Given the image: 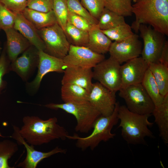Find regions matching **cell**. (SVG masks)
I'll return each mask as SVG.
<instances>
[{
	"label": "cell",
	"instance_id": "28",
	"mask_svg": "<svg viewBox=\"0 0 168 168\" xmlns=\"http://www.w3.org/2000/svg\"><path fill=\"white\" fill-rule=\"evenodd\" d=\"M17 143L8 139L0 141V168H12L8 161L18 151Z\"/></svg>",
	"mask_w": 168,
	"mask_h": 168
},
{
	"label": "cell",
	"instance_id": "23",
	"mask_svg": "<svg viewBox=\"0 0 168 168\" xmlns=\"http://www.w3.org/2000/svg\"><path fill=\"white\" fill-rule=\"evenodd\" d=\"M89 91L80 86L72 84L62 85L61 97L64 103H82L88 101Z\"/></svg>",
	"mask_w": 168,
	"mask_h": 168
},
{
	"label": "cell",
	"instance_id": "26",
	"mask_svg": "<svg viewBox=\"0 0 168 168\" xmlns=\"http://www.w3.org/2000/svg\"><path fill=\"white\" fill-rule=\"evenodd\" d=\"M155 106L160 105L164 96L160 93L154 78L149 68L147 69L141 83Z\"/></svg>",
	"mask_w": 168,
	"mask_h": 168
},
{
	"label": "cell",
	"instance_id": "33",
	"mask_svg": "<svg viewBox=\"0 0 168 168\" xmlns=\"http://www.w3.org/2000/svg\"><path fill=\"white\" fill-rule=\"evenodd\" d=\"M15 13L0 2V30L13 27Z\"/></svg>",
	"mask_w": 168,
	"mask_h": 168
},
{
	"label": "cell",
	"instance_id": "20",
	"mask_svg": "<svg viewBox=\"0 0 168 168\" xmlns=\"http://www.w3.org/2000/svg\"><path fill=\"white\" fill-rule=\"evenodd\" d=\"M88 41L86 46L97 54H104L109 52L112 40L97 25L88 31Z\"/></svg>",
	"mask_w": 168,
	"mask_h": 168
},
{
	"label": "cell",
	"instance_id": "18",
	"mask_svg": "<svg viewBox=\"0 0 168 168\" xmlns=\"http://www.w3.org/2000/svg\"><path fill=\"white\" fill-rule=\"evenodd\" d=\"M7 37L5 46L7 54L12 62L31 45L19 32L13 27L4 30Z\"/></svg>",
	"mask_w": 168,
	"mask_h": 168
},
{
	"label": "cell",
	"instance_id": "24",
	"mask_svg": "<svg viewBox=\"0 0 168 168\" xmlns=\"http://www.w3.org/2000/svg\"><path fill=\"white\" fill-rule=\"evenodd\" d=\"M148 68L152 72L161 94H168V67L159 62L149 64Z\"/></svg>",
	"mask_w": 168,
	"mask_h": 168
},
{
	"label": "cell",
	"instance_id": "2",
	"mask_svg": "<svg viewBox=\"0 0 168 168\" xmlns=\"http://www.w3.org/2000/svg\"><path fill=\"white\" fill-rule=\"evenodd\" d=\"M132 12L135 20L131 27L135 32L144 24L168 36V0H137L132 4Z\"/></svg>",
	"mask_w": 168,
	"mask_h": 168
},
{
	"label": "cell",
	"instance_id": "7",
	"mask_svg": "<svg viewBox=\"0 0 168 168\" xmlns=\"http://www.w3.org/2000/svg\"><path fill=\"white\" fill-rule=\"evenodd\" d=\"M37 30L45 44L44 51L63 59L68 52L70 44L64 30L56 22Z\"/></svg>",
	"mask_w": 168,
	"mask_h": 168
},
{
	"label": "cell",
	"instance_id": "39",
	"mask_svg": "<svg viewBox=\"0 0 168 168\" xmlns=\"http://www.w3.org/2000/svg\"><path fill=\"white\" fill-rule=\"evenodd\" d=\"M159 62L168 67V41L166 40L161 51Z\"/></svg>",
	"mask_w": 168,
	"mask_h": 168
},
{
	"label": "cell",
	"instance_id": "10",
	"mask_svg": "<svg viewBox=\"0 0 168 168\" xmlns=\"http://www.w3.org/2000/svg\"><path fill=\"white\" fill-rule=\"evenodd\" d=\"M38 55L37 75L33 80L26 83V90L30 94H34L38 91L45 75L51 72H63L66 68L63 59L52 56L42 50H38Z\"/></svg>",
	"mask_w": 168,
	"mask_h": 168
},
{
	"label": "cell",
	"instance_id": "17",
	"mask_svg": "<svg viewBox=\"0 0 168 168\" xmlns=\"http://www.w3.org/2000/svg\"><path fill=\"white\" fill-rule=\"evenodd\" d=\"M92 69L79 67L66 68L63 72L62 85L75 84L85 88L89 92L92 84Z\"/></svg>",
	"mask_w": 168,
	"mask_h": 168
},
{
	"label": "cell",
	"instance_id": "9",
	"mask_svg": "<svg viewBox=\"0 0 168 168\" xmlns=\"http://www.w3.org/2000/svg\"><path fill=\"white\" fill-rule=\"evenodd\" d=\"M120 64L110 56L93 68V78L110 90L116 92L121 87Z\"/></svg>",
	"mask_w": 168,
	"mask_h": 168
},
{
	"label": "cell",
	"instance_id": "34",
	"mask_svg": "<svg viewBox=\"0 0 168 168\" xmlns=\"http://www.w3.org/2000/svg\"><path fill=\"white\" fill-rule=\"evenodd\" d=\"M81 3L97 20L105 7L104 0H81Z\"/></svg>",
	"mask_w": 168,
	"mask_h": 168
},
{
	"label": "cell",
	"instance_id": "38",
	"mask_svg": "<svg viewBox=\"0 0 168 168\" xmlns=\"http://www.w3.org/2000/svg\"><path fill=\"white\" fill-rule=\"evenodd\" d=\"M28 0H0V2L15 13H21L26 7Z\"/></svg>",
	"mask_w": 168,
	"mask_h": 168
},
{
	"label": "cell",
	"instance_id": "22",
	"mask_svg": "<svg viewBox=\"0 0 168 168\" xmlns=\"http://www.w3.org/2000/svg\"><path fill=\"white\" fill-rule=\"evenodd\" d=\"M21 13L37 30L57 22L53 10L44 12L26 7Z\"/></svg>",
	"mask_w": 168,
	"mask_h": 168
},
{
	"label": "cell",
	"instance_id": "1",
	"mask_svg": "<svg viewBox=\"0 0 168 168\" xmlns=\"http://www.w3.org/2000/svg\"><path fill=\"white\" fill-rule=\"evenodd\" d=\"M19 128L21 137L29 144L40 146L55 139L65 140L69 135L66 129L58 124L55 117L44 120L37 116H26Z\"/></svg>",
	"mask_w": 168,
	"mask_h": 168
},
{
	"label": "cell",
	"instance_id": "21",
	"mask_svg": "<svg viewBox=\"0 0 168 168\" xmlns=\"http://www.w3.org/2000/svg\"><path fill=\"white\" fill-rule=\"evenodd\" d=\"M152 114L159 133V136L166 144L168 143V94L164 96L162 102L155 106Z\"/></svg>",
	"mask_w": 168,
	"mask_h": 168
},
{
	"label": "cell",
	"instance_id": "31",
	"mask_svg": "<svg viewBox=\"0 0 168 168\" xmlns=\"http://www.w3.org/2000/svg\"><path fill=\"white\" fill-rule=\"evenodd\" d=\"M53 10L57 23L64 31L68 22L69 12L66 0H54Z\"/></svg>",
	"mask_w": 168,
	"mask_h": 168
},
{
	"label": "cell",
	"instance_id": "41",
	"mask_svg": "<svg viewBox=\"0 0 168 168\" xmlns=\"http://www.w3.org/2000/svg\"><path fill=\"white\" fill-rule=\"evenodd\" d=\"M137 0H133V2L134 3L136 2Z\"/></svg>",
	"mask_w": 168,
	"mask_h": 168
},
{
	"label": "cell",
	"instance_id": "11",
	"mask_svg": "<svg viewBox=\"0 0 168 168\" xmlns=\"http://www.w3.org/2000/svg\"><path fill=\"white\" fill-rule=\"evenodd\" d=\"M105 59L104 54L95 53L86 47L70 44L68 52L63 59L66 68H92Z\"/></svg>",
	"mask_w": 168,
	"mask_h": 168
},
{
	"label": "cell",
	"instance_id": "19",
	"mask_svg": "<svg viewBox=\"0 0 168 168\" xmlns=\"http://www.w3.org/2000/svg\"><path fill=\"white\" fill-rule=\"evenodd\" d=\"M15 13L13 28L19 32L38 50L44 51L45 46L37 30L23 15L22 13Z\"/></svg>",
	"mask_w": 168,
	"mask_h": 168
},
{
	"label": "cell",
	"instance_id": "15",
	"mask_svg": "<svg viewBox=\"0 0 168 168\" xmlns=\"http://www.w3.org/2000/svg\"><path fill=\"white\" fill-rule=\"evenodd\" d=\"M38 50L31 45L21 56L11 62L10 71L16 73L25 82H27L38 68Z\"/></svg>",
	"mask_w": 168,
	"mask_h": 168
},
{
	"label": "cell",
	"instance_id": "30",
	"mask_svg": "<svg viewBox=\"0 0 168 168\" xmlns=\"http://www.w3.org/2000/svg\"><path fill=\"white\" fill-rule=\"evenodd\" d=\"M102 30L111 40L114 41L123 40L134 34L131 26L126 22L112 28Z\"/></svg>",
	"mask_w": 168,
	"mask_h": 168
},
{
	"label": "cell",
	"instance_id": "36",
	"mask_svg": "<svg viewBox=\"0 0 168 168\" xmlns=\"http://www.w3.org/2000/svg\"><path fill=\"white\" fill-rule=\"evenodd\" d=\"M68 22L79 29L87 32L95 26L91 24L83 17L69 11Z\"/></svg>",
	"mask_w": 168,
	"mask_h": 168
},
{
	"label": "cell",
	"instance_id": "8",
	"mask_svg": "<svg viewBox=\"0 0 168 168\" xmlns=\"http://www.w3.org/2000/svg\"><path fill=\"white\" fill-rule=\"evenodd\" d=\"M143 46L141 57L148 64L159 62L160 54L166 40L165 35L151 26L142 24L139 30Z\"/></svg>",
	"mask_w": 168,
	"mask_h": 168
},
{
	"label": "cell",
	"instance_id": "16",
	"mask_svg": "<svg viewBox=\"0 0 168 168\" xmlns=\"http://www.w3.org/2000/svg\"><path fill=\"white\" fill-rule=\"evenodd\" d=\"M148 67L149 64L141 57L131 59L121 65V88L141 83Z\"/></svg>",
	"mask_w": 168,
	"mask_h": 168
},
{
	"label": "cell",
	"instance_id": "29",
	"mask_svg": "<svg viewBox=\"0 0 168 168\" xmlns=\"http://www.w3.org/2000/svg\"><path fill=\"white\" fill-rule=\"evenodd\" d=\"M132 0H104L105 7L124 17L133 14Z\"/></svg>",
	"mask_w": 168,
	"mask_h": 168
},
{
	"label": "cell",
	"instance_id": "40",
	"mask_svg": "<svg viewBox=\"0 0 168 168\" xmlns=\"http://www.w3.org/2000/svg\"><path fill=\"white\" fill-rule=\"evenodd\" d=\"M2 49H2V48L1 47V43H0V56L1 55V53H2Z\"/></svg>",
	"mask_w": 168,
	"mask_h": 168
},
{
	"label": "cell",
	"instance_id": "4",
	"mask_svg": "<svg viewBox=\"0 0 168 168\" xmlns=\"http://www.w3.org/2000/svg\"><path fill=\"white\" fill-rule=\"evenodd\" d=\"M119 105V102H116L114 110L111 114L107 116L100 115L95 121L92 132L89 135L82 137L77 134H69L67 138L76 140L77 147L82 150L90 148L92 150L101 142H106L113 138L115 134L112 133L111 130L119 120L118 110Z\"/></svg>",
	"mask_w": 168,
	"mask_h": 168
},
{
	"label": "cell",
	"instance_id": "14",
	"mask_svg": "<svg viewBox=\"0 0 168 168\" xmlns=\"http://www.w3.org/2000/svg\"><path fill=\"white\" fill-rule=\"evenodd\" d=\"M142 49V44L139 39L138 36L134 33L124 40L112 42L109 52L110 56L121 64L139 57Z\"/></svg>",
	"mask_w": 168,
	"mask_h": 168
},
{
	"label": "cell",
	"instance_id": "25",
	"mask_svg": "<svg viewBox=\"0 0 168 168\" xmlns=\"http://www.w3.org/2000/svg\"><path fill=\"white\" fill-rule=\"evenodd\" d=\"M98 21L97 26L102 30H107L126 22L124 16L105 7Z\"/></svg>",
	"mask_w": 168,
	"mask_h": 168
},
{
	"label": "cell",
	"instance_id": "5",
	"mask_svg": "<svg viewBox=\"0 0 168 168\" xmlns=\"http://www.w3.org/2000/svg\"><path fill=\"white\" fill-rule=\"evenodd\" d=\"M44 106L53 110H62L73 115L77 121L75 130L82 133H87L92 129L95 121L100 115L89 101L82 103H50Z\"/></svg>",
	"mask_w": 168,
	"mask_h": 168
},
{
	"label": "cell",
	"instance_id": "3",
	"mask_svg": "<svg viewBox=\"0 0 168 168\" xmlns=\"http://www.w3.org/2000/svg\"><path fill=\"white\" fill-rule=\"evenodd\" d=\"M151 114H140L129 111L125 105H119L118 117L120 120L119 128H121V135L128 144L145 145V138H154V135L149 127L153 123L148 120Z\"/></svg>",
	"mask_w": 168,
	"mask_h": 168
},
{
	"label": "cell",
	"instance_id": "37",
	"mask_svg": "<svg viewBox=\"0 0 168 168\" xmlns=\"http://www.w3.org/2000/svg\"><path fill=\"white\" fill-rule=\"evenodd\" d=\"M54 0H28L26 7L35 11L47 12L53 10Z\"/></svg>",
	"mask_w": 168,
	"mask_h": 168
},
{
	"label": "cell",
	"instance_id": "6",
	"mask_svg": "<svg viewBox=\"0 0 168 168\" xmlns=\"http://www.w3.org/2000/svg\"><path fill=\"white\" fill-rule=\"evenodd\" d=\"M119 95L130 111L140 114H151L155 106L141 83L121 88Z\"/></svg>",
	"mask_w": 168,
	"mask_h": 168
},
{
	"label": "cell",
	"instance_id": "27",
	"mask_svg": "<svg viewBox=\"0 0 168 168\" xmlns=\"http://www.w3.org/2000/svg\"><path fill=\"white\" fill-rule=\"evenodd\" d=\"M64 32L70 44L86 47L88 41V32L79 29L68 22Z\"/></svg>",
	"mask_w": 168,
	"mask_h": 168
},
{
	"label": "cell",
	"instance_id": "32",
	"mask_svg": "<svg viewBox=\"0 0 168 168\" xmlns=\"http://www.w3.org/2000/svg\"><path fill=\"white\" fill-rule=\"evenodd\" d=\"M66 1L69 12L83 17L93 25H97L98 20L91 15L79 0H66Z\"/></svg>",
	"mask_w": 168,
	"mask_h": 168
},
{
	"label": "cell",
	"instance_id": "12",
	"mask_svg": "<svg viewBox=\"0 0 168 168\" xmlns=\"http://www.w3.org/2000/svg\"><path fill=\"white\" fill-rule=\"evenodd\" d=\"M13 132L11 137L16 141L18 145L24 146L26 155L24 160L20 162L17 166L22 168H36L38 164L45 158L58 153L66 154L67 150L56 147L47 152L38 151L34 148V146L29 144L21 137L19 132V128L13 125Z\"/></svg>",
	"mask_w": 168,
	"mask_h": 168
},
{
	"label": "cell",
	"instance_id": "13",
	"mask_svg": "<svg viewBox=\"0 0 168 168\" xmlns=\"http://www.w3.org/2000/svg\"><path fill=\"white\" fill-rule=\"evenodd\" d=\"M116 92L112 91L98 82L92 83L88 101L101 115L107 116L113 112L116 103Z\"/></svg>",
	"mask_w": 168,
	"mask_h": 168
},
{
	"label": "cell",
	"instance_id": "35",
	"mask_svg": "<svg viewBox=\"0 0 168 168\" xmlns=\"http://www.w3.org/2000/svg\"><path fill=\"white\" fill-rule=\"evenodd\" d=\"M11 63L7 54L5 46L0 56V95L7 86V82L3 80V77L10 71Z\"/></svg>",
	"mask_w": 168,
	"mask_h": 168
}]
</instances>
